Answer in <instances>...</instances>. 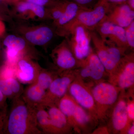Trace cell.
<instances>
[{
    "instance_id": "obj_1",
    "label": "cell",
    "mask_w": 134,
    "mask_h": 134,
    "mask_svg": "<svg viewBox=\"0 0 134 134\" xmlns=\"http://www.w3.org/2000/svg\"><path fill=\"white\" fill-rule=\"evenodd\" d=\"M36 117V107L26 103L21 96L13 100L5 134H41Z\"/></svg>"
},
{
    "instance_id": "obj_2",
    "label": "cell",
    "mask_w": 134,
    "mask_h": 134,
    "mask_svg": "<svg viewBox=\"0 0 134 134\" xmlns=\"http://www.w3.org/2000/svg\"><path fill=\"white\" fill-rule=\"evenodd\" d=\"M91 91L96 104L98 119L104 120L122 91L109 82L104 81L97 83Z\"/></svg>"
},
{
    "instance_id": "obj_3",
    "label": "cell",
    "mask_w": 134,
    "mask_h": 134,
    "mask_svg": "<svg viewBox=\"0 0 134 134\" xmlns=\"http://www.w3.org/2000/svg\"><path fill=\"white\" fill-rule=\"evenodd\" d=\"M111 7L108 3L102 1L91 9L81 10L72 21L64 26L66 32L77 25H82L90 31L95 30L104 21Z\"/></svg>"
},
{
    "instance_id": "obj_4",
    "label": "cell",
    "mask_w": 134,
    "mask_h": 134,
    "mask_svg": "<svg viewBox=\"0 0 134 134\" xmlns=\"http://www.w3.org/2000/svg\"><path fill=\"white\" fill-rule=\"evenodd\" d=\"M108 82L121 90L133 87L134 52L126 54L117 65L114 71L108 76Z\"/></svg>"
},
{
    "instance_id": "obj_5",
    "label": "cell",
    "mask_w": 134,
    "mask_h": 134,
    "mask_svg": "<svg viewBox=\"0 0 134 134\" xmlns=\"http://www.w3.org/2000/svg\"><path fill=\"white\" fill-rule=\"evenodd\" d=\"M76 75V69H74L64 71L60 76L56 77L47 90L43 106L46 107L58 104L60 99L67 93Z\"/></svg>"
},
{
    "instance_id": "obj_6",
    "label": "cell",
    "mask_w": 134,
    "mask_h": 134,
    "mask_svg": "<svg viewBox=\"0 0 134 134\" xmlns=\"http://www.w3.org/2000/svg\"><path fill=\"white\" fill-rule=\"evenodd\" d=\"M90 85L77 76L69 88V94L77 103L84 108L96 121L97 117L96 104Z\"/></svg>"
},
{
    "instance_id": "obj_7",
    "label": "cell",
    "mask_w": 134,
    "mask_h": 134,
    "mask_svg": "<svg viewBox=\"0 0 134 134\" xmlns=\"http://www.w3.org/2000/svg\"><path fill=\"white\" fill-rule=\"evenodd\" d=\"M67 32L71 36L69 45L75 57L80 61L84 60L92 49L90 31L82 25H77Z\"/></svg>"
},
{
    "instance_id": "obj_8",
    "label": "cell",
    "mask_w": 134,
    "mask_h": 134,
    "mask_svg": "<svg viewBox=\"0 0 134 134\" xmlns=\"http://www.w3.org/2000/svg\"><path fill=\"white\" fill-rule=\"evenodd\" d=\"M80 66L78 74L82 79H91L97 83L103 81L104 77L108 76L104 65L92 49L86 58L81 61Z\"/></svg>"
},
{
    "instance_id": "obj_9",
    "label": "cell",
    "mask_w": 134,
    "mask_h": 134,
    "mask_svg": "<svg viewBox=\"0 0 134 134\" xmlns=\"http://www.w3.org/2000/svg\"><path fill=\"white\" fill-rule=\"evenodd\" d=\"M95 31L103 41L113 43L119 47L129 48L124 28L104 21L97 26Z\"/></svg>"
},
{
    "instance_id": "obj_10",
    "label": "cell",
    "mask_w": 134,
    "mask_h": 134,
    "mask_svg": "<svg viewBox=\"0 0 134 134\" xmlns=\"http://www.w3.org/2000/svg\"><path fill=\"white\" fill-rule=\"evenodd\" d=\"M132 122L130 121L127 114L126 100L120 94L117 102L113 106L111 114L113 131L114 133L127 134L128 129Z\"/></svg>"
},
{
    "instance_id": "obj_11",
    "label": "cell",
    "mask_w": 134,
    "mask_h": 134,
    "mask_svg": "<svg viewBox=\"0 0 134 134\" xmlns=\"http://www.w3.org/2000/svg\"><path fill=\"white\" fill-rule=\"evenodd\" d=\"M54 55L55 64L62 71L74 69L80 66L81 61L75 57L66 41L56 48Z\"/></svg>"
},
{
    "instance_id": "obj_12",
    "label": "cell",
    "mask_w": 134,
    "mask_h": 134,
    "mask_svg": "<svg viewBox=\"0 0 134 134\" xmlns=\"http://www.w3.org/2000/svg\"><path fill=\"white\" fill-rule=\"evenodd\" d=\"M104 21L126 28L134 21V10L126 3L111 6Z\"/></svg>"
},
{
    "instance_id": "obj_13",
    "label": "cell",
    "mask_w": 134,
    "mask_h": 134,
    "mask_svg": "<svg viewBox=\"0 0 134 134\" xmlns=\"http://www.w3.org/2000/svg\"><path fill=\"white\" fill-rule=\"evenodd\" d=\"M90 33L95 52L104 65L108 76L110 75L114 71L117 65L110 57L105 43L100 38L97 33L95 31H90Z\"/></svg>"
},
{
    "instance_id": "obj_14",
    "label": "cell",
    "mask_w": 134,
    "mask_h": 134,
    "mask_svg": "<svg viewBox=\"0 0 134 134\" xmlns=\"http://www.w3.org/2000/svg\"><path fill=\"white\" fill-rule=\"evenodd\" d=\"M53 134L70 133L73 130L66 116L55 105L47 107Z\"/></svg>"
},
{
    "instance_id": "obj_15",
    "label": "cell",
    "mask_w": 134,
    "mask_h": 134,
    "mask_svg": "<svg viewBox=\"0 0 134 134\" xmlns=\"http://www.w3.org/2000/svg\"><path fill=\"white\" fill-rule=\"evenodd\" d=\"M16 77L24 83H32L36 81L39 70L25 59H19L15 66Z\"/></svg>"
},
{
    "instance_id": "obj_16",
    "label": "cell",
    "mask_w": 134,
    "mask_h": 134,
    "mask_svg": "<svg viewBox=\"0 0 134 134\" xmlns=\"http://www.w3.org/2000/svg\"><path fill=\"white\" fill-rule=\"evenodd\" d=\"M46 91L37 83L34 82L25 89L21 97L26 103L36 107L37 106L43 105Z\"/></svg>"
},
{
    "instance_id": "obj_17",
    "label": "cell",
    "mask_w": 134,
    "mask_h": 134,
    "mask_svg": "<svg viewBox=\"0 0 134 134\" xmlns=\"http://www.w3.org/2000/svg\"><path fill=\"white\" fill-rule=\"evenodd\" d=\"M53 33L50 28L43 26L26 33L25 37L29 41L37 45H44L52 38Z\"/></svg>"
},
{
    "instance_id": "obj_18",
    "label": "cell",
    "mask_w": 134,
    "mask_h": 134,
    "mask_svg": "<svg viewBox=\"0 0 134 134\" xmlns=\"http://www.w3.org/2000/svg\"><path fill=\"white\" fill-rule=\"evenodd\" d=\"M77 102L69 93H66L58 102V108H59L66 117L70 125L75 131L74 114Z\"/></svg>"
},
{
    "instance_id": "obj_19",
    "label": "cell",
    "mask_w": 134,
    "mask_h": 134,
    "mask_svg": "<svg viewBox=\"0 0 134 134\" xmlns=\"http://www.w3.org/2000/svg\"><path fill=\"white\" fill-rule=\"evenodd\" d=\"M36 117L37 123L42 133L53 134L50 117L48 112L43 105L36 107Z\"/></svg>"
},
{
    "instance_id": "obj_20",
    "label": "cell",
    "mask_w": 134,
    "mask_h": 134,
    "mask_svg": "<svg viewBox=\"0 0 134 134\" xmlns=\"http://www.w3.org/2000/svg\"><path fill=\"white\" fill-rule=\"evenodd\" d=\"M82 9L75 3H69L66 5L62 15L56 21V23L59 26H65L72 21Z\"/></svg>"
},
{
    "instance_id": "obj_21",
    "label": "cell",
    "mask_w": 134,
    "mask_h": 134,
    "mask_svg": "<svg viewBox=\"0 0 134 134\" xmlns=\"http://www.w3.org/2000/svg\"><path fill=\"white\" fill-rule=\"evenodd\" d=\"M3 44L7 47V49L15 50L21 53L25 46V41L23 39L12 35L6 38Z\"/></svg>"
},
{
    "instance_id": "obj_22",
    "label": "cell",
    "mask_w": 134,
    "mask_h": 134,
    "mask_svg": "<svg viewBox=\"0 0 134 134\" xmlns=\"http://www.w3.org/2000/svg\"><path fill=\"white\" fill-rule=\"evenodd\" d=\"M57 76L51 72L46 70H39L35 82L47 91L54 79Z\"/></svg>"
},
{
    "instance_id": "obj_23",
    "label": "cell",
    "mask_w": 134,
    "mask_h": 134,
    "mask_svg": "<svg viewBox=\"0 0 134 134\" xmlns=\"http://www.w3.org/2000/svg\"><path fill=\"white\" fill-rule=\"evenodd\" d=\"M18 9L21 12H24L29 10H31L36 15L40 18H43L44 15V10L43 6L28 2L22 3L20 4L18 6Z\"/></svg>"
},
{
    "instance_id": "obj_24",
    "label": "cell",
    "mask_w": 134,
    "mask_h": 134,
    "mask_svg": "<svg viewBox=\"0 0 134 134\" xmlns=\"http://www.w3.org/2000/svg\"><path fill=\"white\" fill-rule=\"evenodd\" d=\"M0 78L4 79L7 82L14 93L15 99L22 96V93L24 91L23 88L21 83L16 79V77H11L8 78L0 77Z\"/></svg>"
},
{
    "instance_id": "obj_25",
    "label": "cell",
    "mask_w": 134,
    "mask_h": 134,
    "mask_svg": "<svg viewBox=\"0 0 134 134\" xmlns=\"http://www.w3.org/2000/svg\"><path fill=\"white\" fill-rule=\"evenodd\" d=\"M126 39L129 48L134 50V21L129 26L124 28Z\"/></svg>"
},
{
    "instance_id": "obj_26",
    "label": "cell",
    "mask_w": 134,
    "mask_h": 134,
    "mask_svg": "<svg viewBox=\"0 0 134 134\" xmlns=\"http://www.w3.org/2000/svg\"><path fill=\"white\" fill-rule=\"evenodd\" d=\"M8 116L7 105L0 109V134H5Z\"/></svg>"
},
{
    "instance_id": "obj_27",
    "label": "cell",
    "mask_w": 134,
    "mask_h": 134,
    "mask_svg": "<svg viewBox=\"0 0 134 134\" xmlns=\"http://www.w3.org/2000/svg\"><path fill=\"white\" fill-rule=\"evenodd\" d=\"M127 114L130 121L134 122V97L129 98L126 100Z\"/></svg>"
},
{
    "instance_id": "obj_28",
    "label": "cell",
    "mask_w": 134,
    "mask_h": 134,
    "mask_svg": "<svg viewBox=\"0 0 134 134\" xmlns=\"http://www.w3.org/2000/svg\"><path fill=\"white\" fill-rule=\"evenodd\" d=\"M75 3L84 10H90L89 6L91 4L94 0H73Z\"/></svg>"
},
{
    "instance_id": "obj_29",
    "label": "cell",
    "mask_w": 134,
    "mask_h": 134,
    "mask_svg": "<svg viewBox=\"0 0 134 134\" xmlns=\"http://www.w3.org/2000/svg\"><path fill=\"white\" fill-rule=\"evenodd\" d=\"M66 6V5L63 7L57 8L54 9L52 13V16L56 21L59 20L62 15Z\"/></svg>"
},
{
    "instance_id": "obj_30",
    "label": "cell",
    "mask_w": 134,
    "mask_h": 134,
    "mask_svg": "<svg viewBox=\"0 0 134 134\" xmlns=\"http://www.w3.org/2000/svg\"><path fill=\"white\" fill-rule=\"evenodd\" d=\"M110 130L109 128L105 126L99 127L95 130L93 132V134H109Z\"/></svg>"
},
{
    "instance_id": "obj_31",
    "label": "cell",
    "mask_w": 134,
    "mask_h": 134,
    "mask_svg": "<svg viewBox=\"0 0 134 134\" xmlns=\"http://www.w3.org/2000/svg\"><path fill=\"white\" fill-rule=\"evenodd\" d=\"M7 98L0 90V109L7 105Z\"/></svg>"
},
{
    "instance_id": "obj_32",
    "label": "cell",
    "mask_w": 134,
    "mask_h": 134,
    "mask_svg": "<svg viewBox=\"0 0 134 134\" xmlns=\"http://www.w3.org/2000/svg\"><path fill=\"white\" fill-rule=\"evenodd\" d=\"M48 1V0H27V1L28 2L32 3L42 6L45 5Z\"/></svg>"
},
{
    "instance_id": "obj_33",
    "label": "cell",
    "mask_w": 134,
    "mask_h": 134,
    "mask_svg": "<svg viewBox=\"0 0 134 134\" xmlns=\"http://www.w3.org/2000/svg\"><path fill=\"white\" fill-rule=\"evenodd\" d=\"M127 0H106L105 2L113 4H121L125 3Z\"/></svg>"
},
{
    "instance_id": "obj_34",
    "label": "cell",
    "mask_w": 134,
    "mask_h": 134,
    "mask_svg": "<svg viewBox=\"0 0 134 134\" xmlns=\"http://www.w3.org/2000/svg\"><path fill=\"white\" fill-rule=\"evenodd\" d=\"M5 31V26L4 24L0 20V36L2 35Z\"/></svg>"
},
{
    "instance_id": "obj_35",
    "label": "cell",
    "mask_w": 134,
    "mask_h": 134,
    "mask_svg": "<svg viewBox=\"0 0 134 134\" xmlns=\"http://www.w3.org/2000/svg\"><path fill=\"white\" fill-rule=\"evenodd\" d=\"M127 134H134V122H132L130 125L129 128L128 129Z\"/></svg>"
},
{
    "instance_id": "obj_36",
    "label": "cell",
    "mask_w": 134,
    "mask_h": 134,
    "mask_svg": "<svg viewBox=\"0 0 134 134\" xmlns=\"http://www.w3.org/2000/svg\"><path fill=\"white\" fill-rule=\"evenodd\" d=\"M127 4L132 10H134V0H127Z\"/></svg>"
},
{
    "instance_id": "obj_37",
    "label": "cell",
    "mask_w": 134,
    "mask_h": 134,
    "mask_svg": "<svg viewBox=\"0 0 134 134\" xmlns=\"http://www.w3.org/2000/svg\"><path fill=\"white\" fill-rule=\"evenodd\" d=\"M106 1V0H102V1Z\"/></svg>"
},
{
    "instance_id": "obj_38",
    "label": "cell",
    "mask_w": 134,
    "mask_h": 134,
    "mask_svg": "<svg viewBox=\"0 0 134 134\" xmlns=\"http://www.w3.org/2000/svg\"><path fill=\"white\" fill-rule=\"evenodd\" d=\"M0 50H1V45H0Z\"/></svg>"
}]
</instances>
